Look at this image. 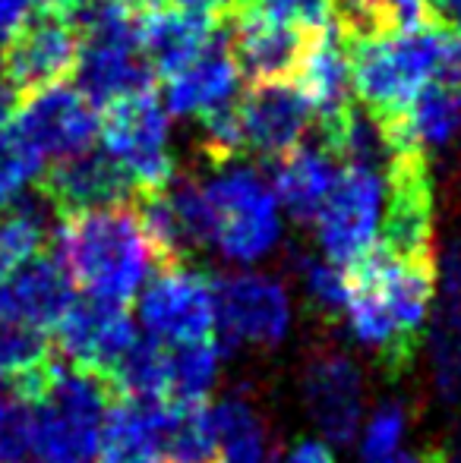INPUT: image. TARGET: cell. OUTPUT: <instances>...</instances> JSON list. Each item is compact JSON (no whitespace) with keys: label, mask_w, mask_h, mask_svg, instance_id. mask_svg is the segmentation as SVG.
<instances>
[{"label":"cell","mask_w":461,"mask_h":463,"mask_svg":"<svg viewBox=\"0 0 461 463\" xmlns=\"http://www.w3.org/2000/svg\"><path fill=\"white\" fill-rule=\"evenodd\" d=\"M348 328L373 350L386 375L399 378L411 369L437 293V265L411 262L373 250L348 269Z\"/></svg>","instance_id":"1"},{"label":"cell","mask_w":461,"mask_h":463,"mask_svg":"<svg viewBox=\"0 0 461 463\" xmlns=\"http://www.w3.org/2000/svg\"><path fill=\"white\" fill-rule=\"evenodd\" d=\"M54 243L73 287L101 303L127 306L158 265L139 208L127 202L63 214Z\"/></svg>","instance_id":"2"},{"label":"cell","mask_w":461,"mask_h":463,"mask_svg":"<svg viewBox=\"0 0 461 463\" xmlns=\"http://www.w3.org/2000/svg\"><path fill=\"white\" fill-rule=\"evenodd\" d=\"M351 73L370 117L392 120L430 82L461 80V35L443 23H420L351 42Z\"/></svg>","instance_id":"3"},{"label":"cell","mask_w":461,"mask_h":463,"mask_svg":"<svg viewBox=\"0 0 461 463\" xmlns=\"http://www.w3.org/2000/svg\"><path fill=\"white\" fill-rule=\"evenodd\" d=\"M203 205L206 246L228 262L253 265L282 240V205L272 184L244 161H218L206 180H197Z\"/></svg>","instance_id":"4"},{"label":"cell","mask_w":461,"mask_h":463,"mask_svg":"<svg viewBox=\"0 0 461 463\" xmlns=\"http://www.w3.org/2000/svg\"><path fill=\"white\" fill-rule=\"evenodd\" d=\"M139 13L123 0H92L82 16L76 80L95 108L152 92V67L139 51Z\"/></svg>","instance_id":"5"},{"label":"cell","mask_w":461,"mask_h":463,"mask_svg":"<svg viewBox=\"0 0 461 463\" xmlns=\"http://www.w3.org/2000/svg\"><path fill=\"white\" fill-rule=\"evenodd\" d=\"M35 401V463H95L101 422L117 401L108 378L51 366Z\"/></svg>","instance_id":"6"},{"label":"cell","mask_w":461,"mask_h":463,"mask_svg":"<svg viewBox=\"0 0 461 463\" xmlns=\"http://www.w3.org/2000/svg\"><path fill=\"white\" fill-rule=\"evenodd\" d=\"M101 152L120 167L133 193L155 195L174 184L171 114L152 92L111 104L101 123Z\"/></svg>","instance_id":"7"},{"label":"cell","mask_w":461,"mask_h":463,"mask_svg":"<svg viewBox=\"0 0 461 463\" xmlns=\"http://www.w3.org/2000/svg\"><path fill=\"white\" fill-rule=\"evenodd\" d=\"M382 205H386V171L345 161L332 193L316 214V243L322 259L351 269L379 243Z\"/></svg>","instance_id":"8"},{"label":"cell","mask_w":461,"mask_h":463,"mask_svg":"<svg viewBox=\"0 0 461 463\" xmlns=\"http://www.w3.org/2000/svg\"><path fill=\"white\" fill-rule=\"evenodd\" d=\"M136 297L146 335L168 347L212 341L216 335V287L187 262L161 265Z\"/></svg>","instance_id":"9"},{"label":"cell","mask_w":461,"mask_h":463,"mask_svg":"<svg viewBox=\"0 0 461 463\" xmlns=\"http://www.w3.org/2000/svg\"><path fill=\"white\" fill-rule=\"evenodd\" d=\"M379 250L411 262H433V195L420 155L395 152L386 167V205L379 224Z\"/></svg>","instance_id":"10"},{"label":"cell","mask_w":461,"mask_h":463,"mask_svg":"<svg viewBox=\"0 0 461 463\" xmlns=\"http://www.w3.org/2000/svg\"><path fill=\"white\" fill-rule=\"evenodd\" d=\"M212 287H216V328L222 331L225 347L237 344L272 347L284 337L291 325V299L275 278L240 271L212 280Z\"/></svg>","instance_id":"11"},{"label":"cell","mask_w":461,"mask_h":463,"mask_svg":"<svg viewBox=\"0 0 461 463\" xmlns=\"http://www.w3.org/2000/svg\"><path fill=\"white\" fill-rule=\"evenodd\" d=\"M80 61V29L73 19L38 10L23 32L0 51L4 82L13 92L61 86Z\"/></svg>","instance_id":"12"},{"label":"cell","mask_w":461,"mask_h":463,"mask_svg":"<svg viewBox=\"0 0 461 463\" xmlns=\"http://www.w3.org/2000/svg\"><path fill=\"white\" fill-rule=\"evenodd\" d=\"M294 86L310 117H316L322 136L335 133L354 114V73H351V44L335 25L310 32L301 61L294 67Z\"/></svg>","instance_id":"13"},{"label":"cell","mask_w":461,"mask_h":463,"mask_svg":"<svg viewBox=\"0 0 461 463\" xmlns=\"http://www.w3.org/2000/svg\"><path fill=\"white\" fill-rule=\"evenodd\" d=\"M57 350L70 360L73 369L95 372L108 378V372L117 366L130 344L136 341L133 318L127 306L101 303V299H73L61 322L54 325Z\"/></svg>","instance_id":"14"},{"label":"cell","mask_w":461,"mask_h":463,"mask_svg":"<svg viewBox=\"0 0 461 463\" xmlns=\"http://www.w3.org/2000/svg\"><path fill=\"white\" fill-rule=\"evenodd\" d=\"M13 123L35 142L48 161H63L86 152L101 133L99 108L80 89L70 86L32 92Z\"/></svg>","instance_id":"15"},{"label":"cell","mask_w":461,"mask_h":463,"mask_svg":"<svg viewBox=\"0 0 461 463\" xmlns=\"http://www.w3.org/2000/svg\"><path fill=\"white\" fill-rule=\"evenodd\" d=\"M240 152L282 158L301 146L310 127V108L303 104L294 82H253L244 98H237Z\"/></svg>","instance_id":"16"},{"label":"cell","mask_w":461,"mask_h":463,"mask_svg":"<svg viewBox=\"0 0 461 463\" xmlns=\"http://www.w3.org/2000/svg\"><path fill=\"white\" fill-rule=\"evenodd\" d=\"M240 70L234 63L228 32L216 38L203 54L165 76V108L168 114L209 120L237 104Z\"/></svg>","instance_id":"17"},{"label":"cell","mask_w":461,"mask_h":463,"mask_svg":"<svg viewBox=\"0 0 461 463\" xmlns=\"http://www.w3.org/2000/svg\"><path fill=\"white\" fill-rule=\"evenodd\" d=\"M228 16V44L240 76H250L253 82H275L288 80L294 73L303 42H307L303 32L272 19L269 13L253 6L250 0H244Z\"/></svg>","instance_id":"18"},{"label":"cell","mask_w":461,"mask_h":463,"mask_svg":"<svg viewBox=\"0 0 461 463\" xmlns=\"http://www.w3.org/2000/svg\"><path fill=\"white\" fill-rule=\"evenodd\" d=\"M303 397L313 422L332 445H348L360 420V372L345 354H320L303 372Z\"/></svg>","instance_id":"19"},{"label":"cell","mask_w":461,"mask_h":463,"mask_svg":"<svg viewBox=\"0 0 461 463\" xmlns=\"http://www.w3.org/2000/svg\"><path fill=\"white\" fill-rule=\"evenodd\" d=\"M395 152H427L452 146L461 136V80L430 82L399 117L379 120Z\"/></svg>","instance_id":"20"},{"label":"cell","mask_w":461,"mask_h":463,"mask_svg":"<svg viewBox=\"0 0 461 463\" xmlns=\"http://www.w3.org/2000/svg\"><path fill=\"white\" fill-rule=\"evenodd\" d=\"M222 32L225 29L212 16L174 4L139 13V51L152 73L161 76L174 73L197 54H203Z\"/></svg>","instance_id":"21"},{"label":"cell","mask_w":461,"mask_h":463,"mask_svg":"<svg viewBox=\"0 0 461 463\" xmlns=\"http://www.w3.org/2000/svg\"><path fill=\"white\" fill-rule=\"evenodd\" d=\"M44 186H48L44 199L54 208H61L63 214L120 205L133 193V186L120 174V167L105 152H95V148H86V152L73 155V158L57 161L54 171L44 174Z\"/></svg>","instance_id":"22"},{"label":"cell","mask_w":461,"mask_h":463,"mask_svg":"<svg viewBox=\"0 0 461 463\" xmlns=\"http://www.w3.org/2000/svg\"><path fill=\"white\" fill-rule=\"evenodd\" d=\"M339 158L329 146H297L288 155H282L272 177L282 212H288L297 224H313L320 208L326 205L335 180H339Z\"/></svg>","instance_id":"23"},{"label":"cell","mask_w":461,"mask_h":463,"mask_svg":"<svg viewBox=\"0 0 461 463\" xmlns=\"http://www.w3.org/2000/svg\"><path fill=\"white\" fill-rule=\"evenodd\" d=\"M73 299V280L57 259L44 252L6 271V316L38 331L54 328Z\"/></svg>","instance_id":"24"},{"label":"cell","mask_w":461,"mask_h":463,"mask_svg":"<svg viewBox=\"0 0 461 463\" xmlns=\"http://www.w3.org/2000/svg\"><path fill=\"white\" fill-rule=\"evenodd\" d=\"M161 407L117 397L99 439V463H161Z\"/></svg>","instance_id":"25"},{"label":"cell","mask_w":461,"mask_h":463,"mask_svg":"<svg viewBox=\"0 0 461 463\" xmlns=\"http://www.w3.org/2000/svg\"><path fill=\"white\" fill-rule=\"evenodd\" d=\"M433 366L449 401L461 394V246H449L443 262V293L433 316Z\"/></svg>","instance_id":"26"},{"label":"cell","mask_w":461,"mask_h":463,"mask_svg":"<svg viewBox=\"0 0 461 463\" xmlns=\"http://www.w3.org/2000/svg\"><path fill=\"white\" fill-rule=\"evenodd\" d=\"M161 463H218V429L209 403L161 407Z\"/></svg>","instance_id":"27"},{"label":"cell","mask_w":461,"mask_h":463,"mask_svg":"<svg viewBox=\"0 0 461 463\" xmlns=\"http://www.w3.org/2000/svg\"><path fill=\"white\" fill-rule=\"evenodd\" d=\"M114 397L142 403H168L171 388V347L155 337H139L130 344L127 354L117 360V366L108 372Z\"/></svg>","instance_id":"28"},{"label":"cell","mask_w":461,"mask_h":463,"mask_svg":"<svg viewBox=\"0 0 461 463\" xmlns=\"http://www.w3.org/2000/svg\"><path fill=\"white\" fill-rule=\"evenodd\" d=\"M51 202L29 195L0 212V271L42 256L51 237Z\"/></svg>","instance_id":"29"},{"label":"cell","mask_w":461,"mask_h":463,"mask_svg":"<svg viewBox=\"0 0 461 463\" xmlns=\"http://www.w3.org/2000/svg\"><path fill=\"white\" fill-rule=\"evenodd\" d=\"M218 429V463H275L265 429L246 397H225L212 407Z\"/></svg>","instance_id":"30"},{"label":"cell","mask_w":461,"mask_h":463,"mask_svg":"<svg viewBox=\"0 0 461 463\" xmlns=\"http://www.w3.org/2000/svg\"><path fill=\"white\" fill-rule=\"evenodd\" d=\"M48 369V335L19 318H0V378H16L23 394H35Z\"/></svg>","instance_id":"31"},{"label":"cell","mask_w":461,"mask_h":463,"mask_svg":"<svg viewBox=\"0 0 461 463\" xmlns=\"http://www.w3.org/2000/svg\"><path fill=\"white\" fill-rule=\"evenodd\" d=\"M44 174H48V158L16 123H6L0 129V212L29 199Z\"/></svg>","instance_id":"32"},{"label":"cell","mask_w":461,"mask_h":463,"mask_svg":"<svg viewBox=\"0 0 461 463\" xmlns=\"http://www.w3.org/2000/svg\"><path fill=\"white\" fill-rule=\"evenodd\" d=\"M222 366V347L218 341H197L171 347V388L168 403H206Z\"/></svg>","instance_id":"33"},{"label":"cell","mask_w":461,"mask_h":463,"mask_svg":"<svg viewBox=\"0 0 461 463\" xmlns=\"http://www.w3.org/2000/svg\"><path fill=\"white\" fill-rule=\"evenodd\" d=\"M0 463H35V401L23 391L0 397Z\"/></svg>","instance_id":"34"},{"label":"cell","mask_w":461,"mask_h":463,"mask_svg":"<svg viewBox=\"0 0 461 463\" xmlns=\"http://www.w3.org/2000/svg\"><path fill=\"white\" fill-rule=\"evenodd\" d=\"M301 278H303V290L307 299L313 303V309L326 318L345 316V303H348V269L326 262V259H303L301 262Z\"/></svg>","instance_id":"35"},{"label":"cell","mask_w":461,"mask_h":463,"mask_svg":"<svg viewBox=\"0 0 461 463\" xmlns=\"http://www.w3.org/2000/svg\"><path fill=\"white\" fill-rule=\"evenodd\" d=\"M253 6H259L263 13H269L278 23L294 25L297 32L310 35V32H320L332 23L335 0H250Z\"/></svg>","instance_id":"36"},{"label":"cell","mask_w":461,"mask_h":463,"mask_svg":"<svg viewBox=\"0 0 461 463\" xmlns=\"http://www.w3.org/2000/svg\"><path fill=\"white\" fill-rule=\"evenodd\" d=\"M405 439V410L401 403H382L367 422L363 432V460H379L399 451Z\"/></svg>","instance_id":"37"},{"label":"cell","mask_w":461,"mask_h":463,"mask_svg":"<svg viewBox=\"0 0 461 463\" xmlns=\"http://www.w3.org/2000/svg\"><path fill=\"white\" fill-rule=\"evenodd\" d=\"M42 10V0H0V51Z\"/></svg>","instance_id":"38"},{"label":"cell","mask_w":461,"mask_h":463,"mask_svg":"<svg viewBox=\"0 0 461 463\" xmlns=\"http://www.w3.org/2000/svg\"><path fill=\"white\" fill-rule=\"evenodd\" d=\"M379 10L392 29L430 23V0H379Z\"/></svg>","instance_id":"39"},{"label":"cell","mask_w":461,"mask_h":463,"mask_svg":"<svg viewBox=\"0 0 461 463\" xmlns=\"http://www.w3.org/2000/svg\"><path fill=\"white\" fill-rule=\"evenodd\" d=\"M275 463H335V458H332V451L322 445V441L303 439V441H297V445L291 448L282 460L275 458Z\"/></svg>","instance_id":"40"},{"label":"cell","mask_w":461,"mask_h":463,"mask_svg":"<svg viewBox=\"0 0 461 463\" xmlns=\"http://www.w3.org/2000/svg\"><path fill=\"white\" fill-rule=\"evenodd\" d=\"M174 6H184L193 13H206V16H216V13H234L244 0H168Z\"/></svg>","instance_id":"41"},{"label":"cell","mask_w":461,"mask_h":463,"mask_svg":"<svg viewBox=\"0 0 461 463\" xmlns=\"http://www.w3.org/2000/svg\"><path fill=\"white\" fill-rule=\"evenodd\" d=\"M363 463H446V454L443 451H424V454H389V458H379V460H363Z\"/></svg>","instance_id":"42"},{"label":"cell","mask_w":461,"mask_h":463,"mask_svg":"<svg viewBox=\"0 0 461 463\" xmlns=\"http://www.w3.org/2000/svg\"><path fill=\"white\" fill-rule=\"evenodd\" d=\"M13 110H16V92H13V89L4 82V76H0V129L10 123Z\"/></svg>","instance_id":"43"},{"label":"cell","mask_w":461,"mask_h":463,"mask_svg":"<svg viewBox=\"0 0 461 463\" xmlns=\"http://www.w3.org/2000/svg\"><path fill=\"white\" fill-rule=\"evenodd\" d=\"M127 6H133V10H152V6H161L165 0H123Z\"/></svg>","instance_id":"44"},{"label":"cell","mask_w":461,"mask_h":463,"mask_svg":"<svg viewBox=\"0 0 461 463\" xmlns=\"http://www.w3.org/2000/svg\"><path fill=\"white\" fill-rule=\"evenodd\" d=\"M0 391H4V378H0Z\"/></svg>","instance_id":"45"}]
</instances>
